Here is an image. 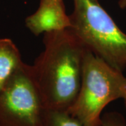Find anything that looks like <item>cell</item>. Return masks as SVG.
I'll return each instance as SVG.
<instances>
[{"mask_svg": "<svg viewBox=\"0 0 126 126\" xmlns=\"http://www.w3.org/2000/svg\"><path fill=\"white\" fill-rule=\"evenodd\" d=\"M46 109L31 65L23 63L0 93V126H43Z\"/></svg>", "mask_w": 126, "mask_h": 126, "instance_id": "obj_4", "label": "cell"}, {"mask_svg": "<svg viewBox=\"0 0 126 126\" xmlns=\"http://www.w3.org/2000/svg\"><path fill=\"white\" fill-rule=\"evenodd\" d=\"M25 26L38 36L46 32L69 29L72 23L63 0H40L36 11L25 18Z\"/></svg>", "mask_w": 126, "mask_h": 126, "instance_id": "obj_5", "label": "cell"}, {"mask_svg": "<svg viewBox=\"0 0 126 126\" xmlns=\"http://www.w3.org/2000/svg\"><path fill=\"white\" fill-rule=\"evenodd\" d=\"M126 78L86 48L82 67L80 89L67 111L84 126H99L104 109L123 97Z\"/></svg>", "mask_w": 126, "mask_h": 126, "instance_id": "obj_3", "label": "cell"}, {"mask_svg": "<svg viewBox=\"0 0 126 126\" xmlns=\"http://www.w3.org/2000/svg\"><path fill=\"white\" fill-rule=\"evenodd\" d=\"M123 99L124 100V104H125V107H126V92H125V94H124V96H123Z\"/></svg>", "mask_w": 126, "mask_h": 126, "instance_id": "obj_10", "label": "cell"}, {"mask_svg": "<svg viewBox=\"0 0 126 126\" xmlns=\"http://www.w3.org/2000/svg\"><path fill=\"white\" fill-rule=\"evenodd\" d=\"M44 49L31 65L47 109L68 110L80 89L86 48L71 29L44 34Z\"/></svg>", "mask_w": 126, "mask_h": 126, "instance_id": "obj_1", "label": "cell"}, {"mask_svg": "<svg viewBox=\"0 0 126 126\" xmlns=\"http://www.w3.org/2000/svg\"><path fill=\"white\" fill-rule=\"evenodd\" d=\"M72 32L86 48L120 72L126 69V34L98 0H73Z\"/></svg>", "mask_w": 126, "mask_h": 126, "instance_id": "obj_2", "label": "cell"}, {"mask_svg": "<svg viewBox=\"0 0 126 126\" xmlns=\"http://www.w3.org/2000/svg\"><path fill=\"white\" fill-rule=\"evenodd\" d=\"M118 6L121 9H126V0H119Z\"/></svg>", "mask_w": 126, "mask_h": 126, "instance_id": "obj_9", "label": "cell"}, {"mask_svg": "<svg viewBox=\"0 0 126 126\" xmlns=\"http://www.w3.org/2000/svg\"><path fill=\"white\" fill-rule=\"evenodd\" d=\"M20 53L11 39H0V93L23 64Z\"/></svg>", "mask_w": 126, "mask_h": 126, "instance_id": "obj_6", "label": "cell"}, {"mask_svg": "<svg viewBox=\"0 0 126 126\" xmlns=\"http://www.w3.org/2000/svg\"><path fill=\"white\" fill-rule=\"evenodd\" d=\"M99 126H126V121L120 113L111 111L102 116Z\"/></svg>", "mask_w": 126, "mask_h": 126, "instance_id": "obj_8", "label": "cell"}, {"mask_svg": "<svg viewBox=\"0 0 126 126\" xmlns=\"http://www.w3.org/2000/svg\"><path fill=\"white\" fill-rule=\"evenodd\" d=\"M43 126H84L67 110L46 109Z\"/></svg>", "mask_w": 126, "mask_h": 126, "instance_id": "obj_7", "label": "cell"}]
</instances>
